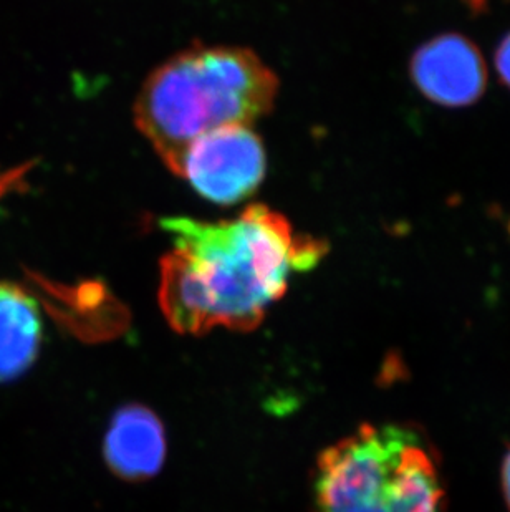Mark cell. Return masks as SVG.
Masks as SVG:
<instances>
[{"instance_id": "obj_2", "label": "cell", "mask_w": 510, "mask_h": 512, "mask_svg": "<svg viewBox=\"0 0 510 512\" xmlns=\"http://www.w3.org/2000/svg\"><path fill=\"white\" fill-rule=\"evenodd\" d=\"M277 92V75L251 50L196 47L151 73L136 97L135 123L176 174L193 141L254 125L272 110Z\"/></svg>"}, {"instance_id": "obj_7", "label": "cell", "mask_w": 510, "mask_h": 512, "mask_svg": "<svg viewBox=\"0 0 510 512\" xmlns=\"http://www.w3.org/2000/svg\"><path fill=\"white\" fill-rule=\"evenodd\" d=\"M42 339L37 300L24 287L0 281V383L12 382L34 365Z\"/></svg>"}, {"instance_id": "obj_1", "label": "cell", "mask_w": 510, "mask_h": 512, "mask_svg": "<svg viewBox=\"0 0 510 512\" xmlns=\"http://www.w3.org/2000/svg\"><path fill=\"white\" fill-rule=\"evenodd\" d=\"M161 228L171 249L161 261L159 304L171 327L188 335L255 329L292 274L328 251L327 242L297 234L262 204L229 221L166 218Z\"/></svg>"}, {"instance_id": "obj_3", "label": "cell", "mask_w": 510, "mask_h": 512, "mask_svg": "<svg viewBox=\"0 0 510 512\" xmlns=\"http://www.w3.org/2000/svg\"><path fill=\"white\" fill-rule=\"evenodd\" d=\"M441 503L438 466L403 426H361L318 459L312 512H439Z\"/></svg>"}, {"instance_id": "obj_9", "label": "cell", "mask_w": 510, "mask_h": 512, "mask_svg": "<svg viewBox=\"0 0 510 512\" xmlns=\"http://www.w3.org/2000/svg\"><path fill=\"white\" fill-rule=\"evenodd\" d=\"M502 478H504V491H506L507 504H509L510 509V451L509 455H507L506 463H504Z\"/></svg>"}, {"instance_id": "obj_5", "label": "cell", "mask_w": 510, "mask_h": 512, "mask_svg": "<svg viewBox=\"0 0 510 512\" xmlns=\"http://www.w3.org/2000/svg\"><path fill=\"white\" fill-rule=\"evenodd\" d=\"M411 75L431 102L467 107L486 90V63L471 40L458 34L434 37L414 52Z\"/></svg>"}, {"instance_id": "obj_4", "label": "cell", "mask_w": 510, "mask_h": 512, "mask_svg": "<svg viewBox=\"0 0 510 512\" xmlns=\"http://www.w3.org/2000/svg\"><path fill=\"white\" fill-rule=\"evenodd\" d=\"M265 168L264 145L251 126H227L193 141L176 174L212 203L234 204L257 191Z\"/></svg>"}, {"instance_id": "obj_8", "label": "cell", "mask_w": 510, "mask_h": 512, "mask_svg": "<svg viewBox=\"0 0 510 512\" xmlns=\"http://www.w3.org/2000/svg\"><path fill=\"white\" fill-rule=\"evenodd\" d=\"M496 68L501 75L502 82L510 88V34L497 47Z\"/></svg>"}, {"instance_id": "obj_6", "label": "cell", "mask_w": 510, "mask_h": 512, "mask_svg": "<svg viewBox=\"0 0 510 512\" xmlns=\"http://www.w3.org/2000/svg\"><path fill=\"white\" fill-rule=\"evenodd\" d=\"M166 455L163 425L153 411L126 406L111 420L105 438L106 463L125 479L151 478Z\"/></svg>"}]
</instances>
